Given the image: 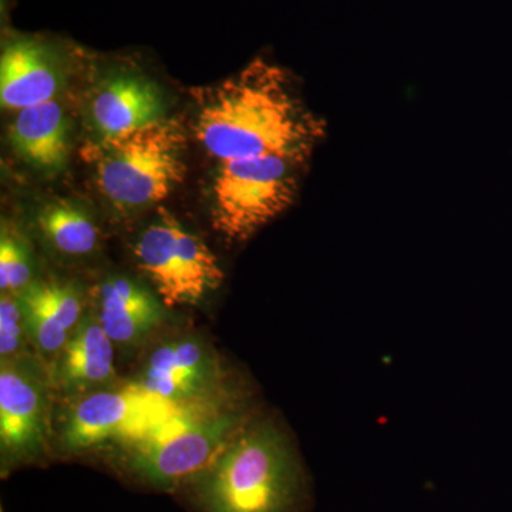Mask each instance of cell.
<instances>
[{
  "mask_svg": "<svg viewBox=\"0 0 512 512\" xmlns=\"http://www.w3.org/2000/svg\"><path fill=\"white\" fill-rule=\"evenodd\" d=\"M29 247L12 229L3 225L0 237V289L19 296L32 279Z\"/></svg>",
  "mask_w": 512,
  "mask_h": 512,
  "instance_id": "17",
  "label": "cell"
},
{
  "mask_svg": "<svg viewBox=\"0 0 512 512\" xmlns=\"http://www.w3.org/2000/svg\"><path fill=\"white\" fill-rule=\"evenodd\" d=\"M63 82L59 50L36 37H15L0 59V101L5 110L20 111L53 100Z\"/></svg>",
  "mask_w": 512,
  "mask_h": 512,
  "instance_id": "11",
  "label": "cell"
},
{
  "mask_svg": "<svg viewBox=\"0 0 512 512\" xmlns=\"http://www.w3.org/2000/svg\"><path fill=\"white\" fill-rule=\"evenodd\" d=\"M164 99L160 89L141 74H111L97 84L90 99V119L100 138L164 119Z\"/></svg>",
  "mask_w": 512,
  "mask_h": 512,
  "instance_id": "13",
  "label": "cell"
},
{
  "mask_svg": "<svg viewBox=\"0 0 512 512\" xmlns=\"http://www.w3.org/2000/svg\"><path fill=\"white\" fill-rule=\"evenodd\" d=\"M138 384L175 404L211 402L231 396L222 363L210 343L198 336H180L151 350Z\"/></svg>",
  "mask_w": 512,
  "mask_h": 512,
  "instance_id": "9",
  "label": "cell"
},
{
  "mask_svg": "<svg viewBox=\"0 0 512 512\" xmlns=\"http://www.w3.org/2000/svg\"><path fill=\"white\" fill-rule=\"evenodd\" d=\"M92 296L93 313L114 345H137L164 320L163 301L133 279L111 276Z\"/></svg>",
  "mask_w": 512,
  "mask_h": 512,
  "instance_id": "14",
  "label": "cell"
},
{
  "mask_svg": "<svg viewBox=\"0 0 512 512\" xmlns=\"http://www.w3.org/2000/svg\"><path fill=\"white\" fill-rule=\"evenodd\" d=\"M308 158L265 154L221 161L212 185V222L245 241L284 214L298 197Z\"/></svg>",
  "mask_w": 512,
  "mask_h": 512,
  "instance_id": "5",
  "label": "cell"
},
{
  "mask_svg": "<svg viewBox=\"0 0 512 512\" xmlns=\"http://www.w3.org/2000/svg\"><path fill=\"white\" fill-rule=\"evenodd\" d=\"M26 333L37 356L52 366L84 316V299L76 285L59 279H36L18 296Z\"/></svg>",
  "mask_w": 512,
  "mask_h": 512,
  "instance_id": "10",
  "label": "cell"
},
{
  "mask_svg": "<svg viewBox=\"0 0 512 512\" xmlns=\"http://www.w3.org/2000/svg\"><path fill=\"white\" fill-rule=\"evenodd\" d=\"M191 94L195 136L220 161L265 154L309 160L326 134L325 121L303 103L285 70L261 57Z\"/></svg>",
  "mask_w": 512,
  "mask_h": 512,
  "instance_id": "1",
  "label": "cell"
},
{
  "mask_svg": "<svg viewBox=\"0 0 512 512\" xmlns=\"http://www.w3.org/2000/svg\"><path fill=\"white\" fill-rule=\"evenodd\" d=\"M39 356L2 360L0 454L3 474L45 456L50 434L52 375Z\"/></svg>",
  "mask_w": 512,
  "mask_h": 512,
  "instance_id": "8",
  "label": "cell"
},
{
  "mask_svg": "<svg viewBox=\"0 0 512 512\" xmlns=\"http://www.w3.org/2000/svg\"><path fill=\"white\" fill-rule=\"evenodd\" d=\"M256 412L227 396L181 404L146 437L124 448L130 476L158 490H175L200 474Z\"/></svg>",
  "mask_w": 512,
  "mask_h": 512,
  "instance_id": "3",
  "label": "cell"
},
{
  "mask_svg": "<svg viewBox=\"0 0 512 512\" xmlns=\"http://www.w3.org/2000/svg\"><path fill=\"white\" fill-rule=\"evenodd\" d=\"M138 269L168 308L200 302L224 279L217 256L164 208L138 237Z\"/></svg>",
  "mask_w": 512,
  "mask_h": 512,
  "instance_id": "6",
  "label": "cell"
},
{
  "mask_svg": "<svg viewBox=\"0 0 512 512\" xmlns=\"http://www.w3.org/2000/svg\"><path fill=\"white\" fill-rule=\"evenodd\" d=\"M50 375L56 389L74 399L109 389L114 383V343L93 312L83 316Z\"/></svg>",
  "mask_w": 512,
  "mask_h": 512,
  "instance_id": "12",
  "label": "cell"
},
{
  "mask_svg": "<svg viewBox=\"0 0 512 512\" xmlns=\"http://www.w3.org/2000/svg\"><path fill=\"white\" fill-rule=\"evenodd\" d=\"M25 318L19 298L2 293L0 298V356L2 360L25 355L28 345Z\"/></svg>",
  "mask_w": 512,
  "mask_h": 512,
  "instance_id": "18",
  "label": "cell"
},
{
  "mask_svg": "<svg viewBox=\"0 0 512 512\" xmlns=\"http://www.w3.org/2000/svg\"><path fill=\"white\" fill-rule=\"evenodd\" d=\"M180 406L137 382L99 390L73 404L64 420L60 446L67 453H83L107 443L133 446Z\"/></svg>",
  "mask_w": 512,
  "mask_h": 512,
  "instance_id": "7",
  "label": "cell"
},
{
  "mask_svg": "<svg viewBox=\"0 0 512 512\" xmlns=\"http://www.w3.org/2000/svg\"><path fill=\"white\" fill-rule=\"evenodd\" d=\"M187 134L177 120L161 119L119 136L100 138L84 151L101 194L119 210L165 200L187 174Z\"/></svg>",
  "mask_w": 512,
  "mask_h": 512,
  "instance_id": "4",
  "label": "cell"
},
{
  "mask_svg": "<svg viewBox=\"0 0 512 512\" xmlns=\"http://www.w3.org/2000/svg\"><path fill=\"white\" fill-rule=\"evenodd\" d=\"M36 222L47 244L59 254L86 256L99 245V227L90 212L77 202H47L37 212Z\"/></svg>",
  "mask_w": 512,
  "mask_h": 512,
  "instance_id": "16",
  "label": "cell"
},
{
  "mask_svg": "<svg viewBox=\"0 0 512 512\" xmlns=\"http://www.w3.org/2000/svg\"><path fill=\"white\" fill-rule=\"evenodd\" d=\"M183 487L200 512H305L308 477L281 421L255 413Z\"/></svg>",
  "mask_w": 512,
  "mask_h": 512,
  "instance_id": "2",
  "label": "cell"
},
{
  "mask_svg": "<svg viewBox=\"0 0 512 512\" xmlns=\"http://www.w3.org/2000/svg\"><path fill=\"white\" fill-rule=\"evenodd\" d=\"M9 143L26 163L40 170H62L69 158V123L55 99L18 111Z\"/></svg>",
  "mask_w": 512,
  "mask_h": 512,
  "instance_id": "15",
  "label": "cell"
}]
</instances>
